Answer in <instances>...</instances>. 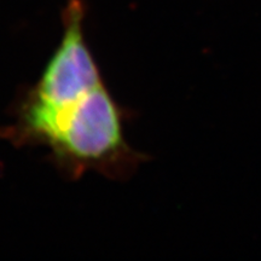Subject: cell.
<instances>
[{
    "mask_svg": "<svg viewBox=\"0 0 261 261\" xmlns=\"http://www.w3.org/2000/svg\"><path fill=\"white\" fill-rule=\"evenodd\" d=\"M84 19L83 2L70 0L62 15L60 44L39 79L16 99L12 122L0 128V138L17 148H46L50 161L70 180L87 171L126 180L148 158L127 143L128 110L104 83Z\"/></svg>",
    "mask_w": 261,
    "mask_h": 261,
    "instance_id": "cell-1",
    "label": "cell"
}]
</instances>
